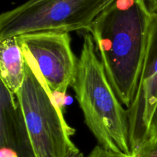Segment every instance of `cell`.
<instances>
[{"mask_svg": "<svg viewBox=\"0 0 157 157\" xmlns=\"http://www.w3.org/2000/svg\"><path fill=\"white\" fill-rule=\"evenodd\" d=\"M72 88L85 124L99 146L132 156L127 109L109 82L89 32L84 35Z\"/></svg>", "mask_w": 157, "mask_h": 157, "instance_id": "7a4b0ae2", "label": "cell"}, {"mask_svg": "<svg viewBox=\"0 0 157 157\" xmlns=\"http://www.w3.org/2000/svg\"><path fill=\"white\" fill-rule=\"evenodd\" d=\"M87 157H132L125 154L117 153V152H110L101 147V146H97L92 149L91 152ZM144 157H157V149L152 151L150 154Z\"/></svg>", "mask_w": 157, "mask_h": 157, "instance_id": "30bf717a", "label": "cell"}, {"mask_svg": "<svg viewBox=\"0 0 157 157\" xmlns=\"http://www.w3.org/2000/svg\"><path fill=\"white\" fill-rule=\"evenodd\" d=\"M157 107V14L153 13L145 56L134 99L127 108L133 157L146 156V146Z\"/></svg>", "mask_w": 157, "mask_h": 157, "instance_id": "8992f818", "label": "cell"}, {"mask_svg": "<svg viewBox=\"0 0 157 157\" xmlns=\"http://www.w3.org/2000/svg\"><path fill=\"white\" fill-rule=\"evenodd\" d=\"M22 48L35 58L52 92L64 96L76 76L78 58L68 32L44 31L18 36Z\"/></svg>", "mask_w": 157, "mask_h": 157, "instance_id": "5b68a950", "label": "cell"}, {"mask_svg": "<svg viewBox=\"0 0 157 157\" xmlns=\"http://www.w3.org/2000/svg\"><path fill=\"white\" fill-rule=\"evenodd\" d=\"M25 62L18 36L0 40V74L2 83L16 95L23 84Z\"/></svg>", "mask_w": 157, "mask_h": 157, "instance_id": "ba28073f", "label": "cell"}, {"mask_svg": "<svg viewBox=\"0 0 157 157\" xmlns=\"http://www.w3.org/2000/svg\"><path fill=\"white\" fill-rule=\"evenodd\" d=\"M156 149H157V107L153 114L149 129L148 138L146 146V155L150 154L152 151Z\"/></svg>", "mask_w": 157, "mask_h": 157, "instance_id": "9c48e42d", "label": "cell"}, {"mask_svg": "<svg viewBox=\"0 0 157 157\" xmlns=\"http://www.w3.org/2000/svg\"><path fill=\"white\" fill-rule=\"evenodd\" d=\"M112 0H28L0 15V40L33 32L87 31Z\"/></svg>", "mask_w": 157, "mask_h": 157, "instance_id": "277c9868", "label": "cell"}, {"mask_svg": "<svg viewBox=\"0 0 157 157\" xmlns=\"http://www.w3.org/2000/svg\"><path fill=\"white\" fill-rule=\"evenodd\" d=\"M25 56V78L15 95L36 157H67L77 147L75 134L64 119L55 95L44 81L32 55L21 47Z\"/></svg>", "mask_w": 157, "mask_h": 157, "instance_id": "3957f363", "label": "cell"}, {"mask_svg": "<svg viewBox=\"0 0 157 157\" xmlns=\"http://www.w3.org/2000/svg\"><path fill=\"white\" fill-rule=\"evenodd\" d=\"M147 5L152 13L157 14V0H147Z\"/></svg>", "mask_w": 157, "mask_h": 157, "instance_id": "8fae6325", "label": "cell"}, {"mask_svg": "<svg viewBox=\"0 0 157 157\" xmlns=\"http://www.w3.org/2000/svg\"><path fill=\"white\" fill-rule=\"evenodd\" d=\"M0 157H36L16 96L0 88Z\"/></svg>", "mask_w": 157, "mask_h": 157, "instance_id": "52a82bcc", "label": "cell"}, {"mask_svg": "<svg viewBox=\"0 0 157 157\" xmlns=\"http://www.w3.org/2000/svg\"><path fill=\"white\" fill-rule=\"evenodd\" d=\"M152 18L145 0H112L87 30L109 82L127 109L136 94Z\"/></svg>", "mask_w": 157, "mask_h": 157, "instance_id": "6da1fadb", "label": "cell"}]
</instances>
